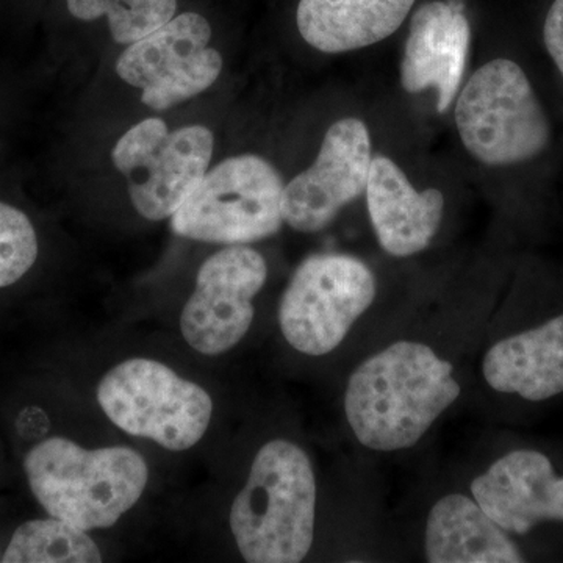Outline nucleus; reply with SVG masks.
<instances>
[{
    "instance_id": "obj_1",
    "label": "nucleus",
    "mask_w": 563,
    "mask_h": 563,
    "mask_svg": "<svg viewBox=\"0 0 563 563\" xmlns=\"http://www.w3.org/2000/svg\"><path fill=\"white\" fill-rule=\"evenodd\" d=\"M453 369L417 342L393 343L366 358L351 374L344 395L355 439L380 453L415 446L461 396Z\"/></svg>"
},
{
    "instance_id": "obj_2",
    "label": "nucleus",
    "mask_w": 563,
    "mask_h": 563,
    "mask_svg": "<svg viewBox=\"0 0 563 563\" xmlns=\"http://www.w3.org/2000/svg\"><path fill=\"white\" fill-rule=\"evenodd\" d=\"M317 481L309 455L288 440L263 444L233 499L231 529L251 563H298L312 548Z\"/></svg>"
},
{
    "instance_id": "obj_3",
    "label": "nucleus",
    "mask_w": 563,
    "mask_h": 563,
    "mask_svg": "<svg viewBox=\"0 0 563 563\" xmlns=\"http://www.w3.org/2000/svg\"><path fill=\"white\" fill-rule=\"evenodd\" d=\"M24 470L44 510L87 532L117 525L150 481L146 462L131 448L85 450L63 437L36 444Z\"/></svg>"
},
{
    "instance_id": "obj_4",
    "label": "nucleus",
    "mask_w": 563,
    "mask_h": 563,
    "mask_svg": "<svg viewBox=\"0 0 563 563\" xmlns=\"http://www.w3.org/2000/svg\"><path fill=\"white\" fill-rule=\"evenodd\" d=\"M455 125L465 150L488 166L539 157L551 141L542 102L520 65L496 58L473 74L455 103Z\"/></svg>"
},
{
    "instance_id": "obj_5",
    "label": "nucleus",
    "mask_w": 563,
    "mask_h": 563,
    "mask_svg": "<svg viewBox=\"0 0 563 563\" xmlns=\"http://www.w3.org/2000/svg\"><path fill=\"white\" fill-rule=\"evenodd\" d=\"M284 179L265 158H228L206 173L173 214V232L229 246L261 242L284 224Z\"/></svg>"
},
{
    "instance_id": "obj_6",
    "label": "nucleus",
    "mask_w": 563,
    "mask_h": 563,
    "mask_svg": "<svg viewBox=\"0 0 563 563\" xmlns=\"http://www.w3.org/2000/svg\"><path fill=\"white\" fill-rule=\"evenodd\" d=\"M98 402L121 431L169 451L201 442L213 415V401L201 385L141 357L121 362L102 377Z\"/></svg>"
},
{
    "instance_id": "obj_7",
    "label": "nucleus",
    "mask_w": 563,
    "mask_h": 563,
    "mask_svg": "<svg viewBox=\"0 0 563 563\" xmlns=\"http://www.w3.org/2000/svg\"><path fill=\"white\" fill-rule=\"evenodd\" d=\"M376 290V277L357 257L312 255L298 266L282 296L280 331L302 354H331L372 307Z\"/></svg>"
},
{
    "instance_id": "obj_8",
    "label": "nucleus",
    "mask_w": 563,
    "mask_h": 563,
    "mask_svg": "<svg viewBox=\"0 0 563 563\" xmlns=\"http://www.w3.org/2000/svg\"><path fill=\"white\" fill-rule=\"evenodd\" d=\"M213 150L210 129L187 125L172 132L165 121L150 118L121 136L111 158L128 179L135 210L162 221L176 213L209 172Z\"/></svg>"
},
{
    "instance_id": "obj_9",
    "label": "nucleus",
    "mask_w": 563,
    "mask_h": 563,
    "mask_svg": "<svg viewBox=\"0 0 563 563\" xmlns=\"http://www.w3.org/2000/svg\"><path fill=\"white\" fill-rule=\"evenodd\" d=\"M210 40L211 27L206 18L179 14L129 44L118 58V76L143 91L141 101L150 109H172L201 95L220 77L222 57L209 46Z\"/></svg>"
},
{
    "instance_id": "obj_10",
    "label": "nucleus",
    "mask_w": 563,
    "mask_h": 563,
    "mask_svg": "<svg viewBox=\"0 0 563 563\" xmlns=\"http://www.w3.org/2000/svg\"><path fill=\"white\" fill-rule=\"evenodd\" d=\"M268 277L261 252L232 244L202 263L185 303L180 331L203 355H220L242 342L254 321V298Z\"/></svg>"
},
{
    "instance_id": "obj_11",
    "label": "nucleus",
    "mask_w": 563,
    "mask_h": 563,
    "mask_svg": "<svg viewBox=\"0 0 563 563\" xmlns=\"http://www.w3.org/2000/svg\"><path fill=\"white\" fill-rule=\"evenodd\" d=\"M372 136L365 122L343 118L322 140L317 161L285 187L284 221L295 231L320 232L366 191Z\"/></svg>"
},
{
    "instance_id": "obj_12",
    "label": "nucleus",
    "mask_w": 563,
    "mask_h": 563,
    "mask_svg": "<svg viewBox=\"0 0 563 563\" xmlns=\"http://www.w3.org/2000/svg\"><path fill=\"white\" fill-rule=\"evenodd\" d=\"M472 493L506 532L528 533L542 521H563V477L539 451L503 455L473 481Z\"/></svg>"
},
{
    "instance_id": "obj_13",
    "label": "nucleus",
    "mask_w": 563,
    "mask_h": 563,
    "mask_svg": "<svg viewBox=\"0 0 563 563\" xmlns=\"http://www.w3.org/2000/svg\"><path fill=\"white\" fill-rule=\"evenodd\" d=\"M472 27L461 3H424L415 11L401 63L407 92H437V110L444 113L457 98L468 62Z\"/></svg>"
},
{
    "instance_id": "obj_14",
    "label": "nucleus",
    "mask_w": 563,
    "mask_h": 563,
    "mask_svg": "<svg viewBox=\"0 0 563 563\" xmlns=\"http://www.w3.org/2000/svg\"><path fill=\"white\" fill-rule=\"evenodd\" d=\"M365 192L374 232L385 252L410 257L431 244L443 220L442 191H418L395 162L374 157Z\"/></svg>"
},
{
    "instance_id": "obj_15",
    "label": "nucleus",
    "mask_w": 563,
    "mask_h": 563,
    "mask_svg": "<svg viewBox=\"0 0 563 563\" xmlns=\"http://www.w3.org/2000/svg\"><path fill=\"white\" fill-rule=\"evenodd\" d=\"M493 390L539 402L563 393V314L539 328L507 336L483 363Z\"/></svg>"
},
{
    "instance_id": "obj_16",
    "label": "nucleus",
    "mask_w": 563,
    "mask_h": 563,
    "mask_svg": "<svg viewBox=\"0 0 563 563\" xmlns=\"http://www.w3.org/2000/svg\"><path fill=\"white\" fill-rule=\"evenodd\" d=\"M415 0H301L299 33L324 54L363 49L393 35L409 16Z\"/></svg>"
},
{
    "instance_id": "obj_17",
    "label": "nucleus",
    "mask_w": 563,
    "mask_h": 563,
    "mask_svg": "<svg viewBox=\"0 0 563 563\" xmlns=\"http://www.w3.org/2000/svg\"><path fill=\"white\" fill-rule=\"evenodd\" d=\"M431 563H520L518 548L483 507L461 493L443 496L429 512L424 536Z\"/></svg>"
},
{
    "instance_id": "obj_18",
    "label": "nucleus",
    "mask_w": 563,
    "mask_h": 563,
    "mask_svg": "<svg viewBox=\"0 0 563 563\" xmlns=\"http://www.w3.org/2000/svg\"><path fill=\"white\" fill-rule=\"evenodd\" d=\"M0 562L98 563L102 554L87 531L51 517L21 525Z\"/></svg>"
},
{
    "instance_id": "obj_19",
    "label": "nucleus",
    "mask_w": 563,
    "mask_h": 563,
    "mask_svg": "<svg viewBox=\"0 0 563 563\" xmlns=\"http://www.w3.org/2000/svg\"><path fill=\"white\" fill-rule=\"evenodd\" d=\"M68 9L80 21L106 16L113 40L132 44L172 21L177 0H68Z\"/></svg>"
},
{
    "instance_id": "obj_20",
    "label": "nucleus",
    "mask_w": 563,
    "mask_h": 563,
    "mask_svg": "<svg viewBox=\"0 0 563 563\" xmlns=\"http://www.w3.org/2000/svg\"><path fill=\"white\" fill-rule=\"evenodd\" d=\"M38 257V239L27 214L0 202V288L22 279Z\"/></svg>"
},
{
    "instance_id": "obj_21",
    "label": "nucleus",
    "mask_w": 563,
    "mask_h": 563,
    "mask_svg": "<svg viewBox=\"0 0 563 563\" xmlns=\"http://www.w3.org/2000/svg\"><path fill=\"white\" fill-rule=\"evenodd\" d=\"M544 46L563 76V0H554L543 27Z\"/></svg>"
},
{
    "instance_id": "obj_22",
    "label": "nucleus",
    "mask_w": 563,
    "mask_h": 563,
    "mask_svg": "<svg viewBox=\"0 0 563 563\" xmlns=\"http://www.w3.org/2000/svg\"><path fill=\"white\" fill-rule=\"evenodd\" d=\"M0 558H2V555H0Z\"/></svg>"
}]
</instances>
